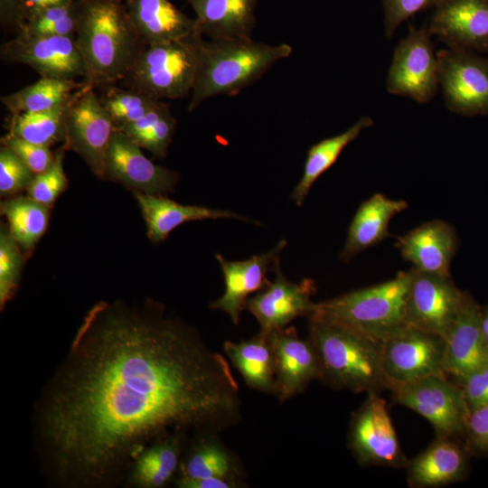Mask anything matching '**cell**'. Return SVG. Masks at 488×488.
Instances as JSON below:
<instances>
[{
	"instance_id": "cell-8",
	"label": "cell",
	"mask_w": 488,
	"mask_h": 488,
	"mask_svg": "<svg viewBox=\"0 0 488 488\" xmlns=\"http://www.w3.org/2000/svg\"><path fill=\"white\" fill-rule=\"evenodd\" d=\"M432 375L392 388L394 399L425 418L436 436H464L469 408L458 383Z\"/></svg>"
},
{
	"instance_id": "cell-34",
	"label": "cell",
	"mask_w": 488,
	"mask_h": 488,
	"mask_svg": "<svg viewBox=\"0 0 488 488\" xmlns=\"http://www.w3.org/2000/svg\"><path fill=\"white\" fill-rule=\"evenodd\" d=\"M177 121L167 103H159L139 120L119 131L156 158H164L172 142Z\"/></svg>"
},
{
	"instance_id": "cell-29",
	"label": "cell",
	"mask_w": 488,
	"mask_h": 488,
	"mask_svg": "<svg viewBox=\"0 0 488 488\" xmlns=\"http://www.w3.org/2000/svg\"><path fill=\"white\" fill-rule=\"evenodd\" d=\"M183 439L174 435L147 446L135 460L127 483L139 488L164 486L179 470Z\"/></svg>"
},
{
	"instance_id": "cell-5",
	"label": "cell",
	"mask_w": 488,
	"mask_h": 488,
	"mask_svg": "<svg viewBox=\"0 0 488 488\" xmlns=\"http://www.w3.org/2000/svg\"><path fill=\"white\" fill-rule=\"evenodd\" d=\"M410 269L385 282L315 303L309 319L335 323L377 343L406 325L405 307Z\"/></svg>"
},
{
	"instance_id": "cell-14",
	"label": "cell",
	"mask_w": 488,
	"mask_h": 488,
	"mask_svg": "<svg viewBox=\"0 0 488 488\" xmlns=\"http://www.w3.org/2000/svg\"><path fill=\"white\" fill-rule=\"evenodd\" d=\"M0 54L5 62L27 65L41 77L76 80L86 76L83 59L72 36L15 35L1 45Z\"/></svg>"
},
{
	"instance_id": "cell-41",
	"label": "cell",
	"mask_w": 488,
	"mask_h": 488,
	"mask_svg": "<svg viewBox=\"0 0 488 488\" xmlns=\"http://www.w3.org/2000/svg\"><path fill=\"white\" fill-rule=\"evenodd\" d=\"M1 145L13 150L34 174L45 171L53 161L54 154L49 146L33 144L8 133L1 137Z\"/></svg>"
},
{
	"instance_id": "cell-13",
	"label": "cell",
	"mask_w": 488,
	"mask_h": 488,
	"mask_svg": "<svg viewBox=\"0 0 488 488\" xmlns=\"http://www.w3.org/2000/svg\"><path fill=\"white\" fill-rule=\"evenodd\" d=\"M467 292L460 290L450 276L410 268L406 299V324L422 331L445 335Z\"/></svg>"
},
{
	"instance_id": "cell-21",
	"label": "cell",
	"mask_w": 488,
	"mask_h": 488,
	"mask_svg": "<svg viewBox=\"0 0 488 488\" xmlns=\"http://www.w3.org/2000/svg\"><path fill=\"white\" fill-rule=\"evenodd\" d=\"M396 246L412 267L424 273L450 276L458 240L455 229L441 220L425 222L397 237Z\"/></svg>"
},
{
	"instance_id": "cell-43",
	"label": "cell",
	"mask_w": 488,
	"mask_h": 488,
	"mask_svg": "<svg viewBox=\"0 0 488 488\" xmlns=\"http://www.w3.org/2000/svg\"><path fill=\"white\" fill-rule=\"evenodd\" d=\"M456 380L469 409L488 403V361Z\"/></svg>"
},
{
	"instance_id": "cell-2",
	"label": "cell",
	"mask_w": 488,
	"mask_h": 488,
	"mask_svg": "<svg viewBox=\"0 0 488 488\" xmlns=\"http://www.w3.org/2000/svg\"><path fill=\"white\" fill-rule=\"evenodd\" d=\"M75 42L84 61V81L103 89L121 81L145 45L122 0H78Z\"/></svg>"
},
{
	"instance_id": "cell-10",
	"label": "cell",
	"mask_w": 488,
	"mask_h": 488,
	"mask_svg": "<svg viewBox=\"0 0 488 488\" xmlns=\"http://www.w3.org/2000/svg\"><path fill=\"white\" fill-rule=\"evenodd\" d=\"M348 446L361 465L405 468L408 459L399 445L387 404L379 392H368L361 407L352 413Z\"/></svg>"
},
{
	"instance_id": "cell-27",
	"label": "cell",
	"mask_w": 488,
	"mask_h": 488,
	"mask_svg": "<svg viewBox=\"0 0 488 488\" xmlns=\"http://www.w3.org/2000/svg\"><path fill=\"white\" fill-rule=\"evenodd\" d=\"M223 349L249 388L275 394L276 358L268 335L258 333L239 343L226 341Z\"/></svg>"
},
{
	"instance_id": "cell-45",
	"label": "cell",
	"mask_w": 488,
	"mask_h": 488,
	"mask_svg": "<svg viewBox=\"0 0 488 488\" xmlns=\"http://www.w3.org/2000/svg\"><path fill=\"white\" fill-rule=\"evenodd\" d=\"M0 21L4 28L16 31L20 22L19 0H0Z\"/></svg>"
},
{
	"instance_id": "cell-7",
	"label": "cell",
	"mask_w": 488,
	"mask_h": 488,
	"mask_svg": "<svg viewBox=\"0 0 488 488\" xmlns=\"http://www.w3.org/2000/svg\"><path fill=\"white\" fill-rule=\"evenodd\" d=\"M380 360L389 390L428 376L446 374L443 337L408 324L380 343Z\"/></svg>"
},
{
	"instance_id": "cell-22",
	"label": "cell",
	"mask_w": 488,
	"mask_h": 488,
	"mask_svg": "<svg viewBox=\"0 0 488 488\" xmlns=\"http://www.w3.org/2000/svg\"><path fill=\"white\" fill-rule=\"evenodd\" d=\"M469 452L456 438H436L405 466L410 487L434 488L462 481L468 472Z\"/></svg>"
},
{
	"instance_id": "cell-44",
	"label": "cell",
	"mask_w": 488,
	"mask_h": 488,
	"mask_svg": "<svg viewBox=\"0 0 488 488\" xmlns=\"http://www.w3.org/2000/svg\"><path fill=\"white\" fill-rule=\"evenodd\" d=\"M176 486L180 488H235L239 487L237 483L230 480L216 478V477H203V478H188L183 476H178L175 479Z\"/></svg>"
},
{
	"instance_id": "cell-4",
	"label": "cell",
	"mask_w": 488,
	"mask_h": 488,
	"mask_svg": "<svg viewBox=\"0 0 488 488\" xmlns=\"http://www.w3.org/2000/svg\"><path fill=\"white\" fill-rule=\"evenodd\" d=\"M309 338L319 357V380L324 383L352 392L387 389L380 343L343 325L317 319H309Z\"/></svg>"
},
{
	"instance_id": "cell-1",
	"label": "cell",
	"mask_w": 488,
	"mask_h": 488,
	"mask_svg": "<svg viewBox=\"0 0 488 488\" xmlns=\"http://www.w3.org/2000/svg\"><path fill=\"white\" fill-rule=\"evenodd\" d=\"M228 361L152 299L99 302L84 316L33 415L47 477L67 487L120 483L136 457L174 435L241 419Z\"/></svg>"
},
{
	"instance_id": "cell-37",
	"label": "cell",
	"mask_w": 488,
	"mask_h": 488,
	"mask_svg": "<svg viewBox=\"0 0 488 488\" xmlns=\"http://www.w3.org/2000/svg\"><path fill=\"white\" fill-rule=\"evenodd\" d=\"M19 244L11 234L8 227L2 224L0 230V305L1 310L14 296L24 257L20 250Z\"/></svg>"
},
{
	"instance_id": "cell-6",
	"label": "cell",
	"mask_w": 488,
	"mask_h": 488,
	"mask_svg": "<svg viewBox=\"0 0 488 488\" xmlns=\"http://www.w3.org/2000/svg\"><path fill=\"white\" fill-rule=\"evenodd\" d=\"M199 36L145 43L121 80L122 86L158 100L187 96L195 79Z\"/></svg>"
},
{
	"instance_id": "cell-23",
	"label": "cell",
	"mask_w": 488,
	"mask_h": 488,
	"mask_svg": "<svg viewBox=\"0 0 488 488\" xmlns=\"http://www.w3.org/2000/svg\"><path fill=\"white\" fill-rule=\"evenodd\" d=\"M134 196L145 221L147 237L153 243L164 241L175 228L193 221L229 218L257 223L230 211L181 204L162 194L134 192Z\"/></svg>"
},
{
	"instance_id": "cell-42",
	"label": "cell",
	"mask_w": 488,
	"mask_h": 488,
	"mask_svg": "<svg viewBox=\"0 0 488 488\" xmlns=\"http://www.w3.org/2000/svg\"><path fill=\"white\" fill-rule=\"evenodd\" d=\"M464 436L469 454H488V403L469 409Z\"/></svg>"
},
{
	"instance_id": "cell-12",
	"label": "cell",
	"mask_w": 488,
	"mask_h": 488,
	"mask_svg": "<svg viewBox=\"0 0 488 488\" xmlns=\"http://www.w3.org/2000/svg\"><path fill=\"white\" fill-rule=\"evenodd\" d=\"M439 87L446 107L465 117L488 115V58L445 49L437 52Z\"/></svg>"
},
{
	"instance_id": "cell-16",
	"label": "cell",
	"mask_w": 488,
	"mask_h": 488,
	"mask_svg": "<svg viewBox=\"0 0 488 488\" xmlns=\"http://www.w3.org/2000/svg\"><path fill=\"white\" fill-rule=\"evenodd\" d=\"M104 179L115 181L134 192L163 194L174 191L179 174L154 164L130 137L115 130L107 154Z\"/></svg>"
},
{
	"instance_id": "cell-24",
	"label": "cell",
	"mask_w": 488,
	"mask_h": 488,
	"mask_svg": "<svg viewBox=\"0 0 488 488\" xmlns=\"http://www.w3.org/2000/svg\"><path fill=\"white\" fill-rule=\"evenodd\" d=\"M195 13L196 33L211 40L249 39L257 0H184Z\"/></svg>"
},
{
	"instance_id": "cell-20",
	"label": "cell",
	"mask_w": 488,
	"mask_h": 488,
	"mask_svg": "<svg viewBox=\"0 0 488 488\" xmlns=\"http://www.w3.org/2000/svg\"><path fill=\"white\" fill-rule=\"evenodd\" d=\"M444 370L455 379L488 361L486 345L481 327V307L466 293L455 319L443 336Z\"/></svg>"
},
{
	"instance_id": "cell-47",
	"label": "cell",
	"mask_w": 488,
	"mask_h": 488,
	"mask_svg": "<svg viewBox=\"0 0 488 488\" xmlns=\"http://www.w3.org/2000/svg\"><path fill=\"white\" fill-rule=\"evenodd\" d=\"M481 327L484 342L488 346V305L481 307Z\"/></svg>"
},
{
	"instance_id": "cell-19",
	"label": "cell",
	"mask_w": 488,
	"mask_h": 488,
	"mask_svg": "<svg viewBox=\"0 0 488 488\" xmlns=\"http://www.w3.org/2000/svg\"><path fill=\"white\" fill-rule=\"evenodd\" d=\"M286 244L283 239L272 249L246 260L230 261L217 254L215 257L224 277L225 291L210 304V308L225 312L237 325L249 296L263 290L270 283L267 273L274 270Z\"/></svg>"
},
{
	"instance_id": "cell-39",
	"label": "cell",
	"mask_w": 488,
	"mask_h": 488,
	"mask_svg": "<svg viewBox=\"0 0 488 488\" xmlns=\"http://www.w3.org/2000/svg\"><path fill=\"white\" fill-rule=\"evenodd\" d=\"M34 174L9 147L0 149V193L8 197L26 190Z\"/></svg>"
},
{
	"instance_id": "cell-30",
	"label": "cell",
	"mask_w": 488,
	"mask_h": 488,
	"mask_svg": "<svg viewBox=\"0 0 488 488\" xmlns=\"http://www.w3.org/2000/svg\"><path fill=\"white\" fill-rule=\"evenodd\" d=\"M372 125L373 119L363 115L343 132L324 138L309 148L303 175L291 193V199L297 206L303 205L313 184L336 162L343 149Z\"/></svg>"
},
{
	"instance_id": "cell-46",
	"label": "cell",
	"mask_w": 488,
	"mask_h": 488,
	"mask_svg": "<svg viewBox=\"0 0 488 488\" xmlns=\"http://www.w3.org/2000/svg\"><path fill=\"white\" fill-rule=\"evenodd\" d=\"M73 0H19L20 22L19 24L36 13L55 5H64ZM18 24V25H19ZM18 27V26H17Z\"/></svg>"
},
{
	"instance_id": "cell-3",
	"label": "cell",
	"mask_w": 488,
	"mask_h": 488,
	"mask_svg": "<svg viewBox=\"0 0 488 488\" xmlns=\"http://www.w3.org/2000/svg\"><path fill=\"white\" fill-rule=\"evenodd\" d=\"M293 52L287 43L267 44L249 39H197V67L188 111L218 95H237L258 80Z\"/></svg>"
},
{
	"instance_id": "cell-26",
	"label": "cell",
	"mask_w": 488,
	"mask_h": 488,
	"mask_svg": "<svg viewBox=\"0 0 488 488\" xmlns=\"http://www.w3.org/2000/svg\"><path fill=\"white\" fill-rule=\"evenodd\" d=\"M131 23L145 43L179 41L196 33L195 21L169 0H127Z\"/></svg>"
},
{
	"instance_id": "cell-36",
	"label": "cell",
	"mask_w": 488,
	"mask_h": 488,
	"mask_svg": "<svg viewBox=\"0 0 488 488\" xmlns=\"http://www.w3.org/2000/svg\"><path fill=\"white\" fill-rule=\"evenodd\" d=\"M100 89H102V93L99 97V101L109 115L116 130L139 120L160 101L138 91L120 88L115 84Z\"/></svg>"
},
{
	"instance_id": "cell-9",
	"label": "cell",
	"mask_w": 488,
	"mask_h": 488,
	"mask_svg": "<svg viewBox=\"0 0 488 488\" xmlns=\"http://www.w3.org/2000/svg\"><path fill=\"white\" fill-rule=\"evenodd\" d=\"M439 88L438 59L427 27H408L396 45L387 80V91L419 104L429 102Z\"/></svg>"
},
{
	"instance_id": "cell-15",
	"label": "cell",
	"mask_w": 488,
	"mask_h": 488,
	"mask_svg": "<svg viewBox=\"0 0 488 488\" xmlns=\"http://www.w3.org/2000/svg\"><path fill=\"white\" fill-rule=\"evenodd\" d=\"M274 281L247 301L246 309L257 319L259 333L269 334L286 327L299 316L309 317L315 306L312 296L316 292L314 280L294 283L285 277L278 260L273 270Z\"/></svg>"
},
{
	"instance_id": "cell-31",
	"label": "cell",
	"mask_w": 488,
	"mask_h": 488,
	"mask_svg": "<svg viewBox=\"0 0 488 488\" xmlns=\"http://www.w3.org/2000/svg\"><path fill=\"white\" fill-rule=\"evenodd\" d=\"M86 82L41 77L36 82L1 97L10 114L37 112L54 108L69 101Z\"/></svg>"
},
{
	"instance_id": "cell-32",
	"label": "cell",
	"mask_w": 488,
	"mask_h": 488,
	"mask_svg": "<svg viewBox=\"0 0 488 488\" xmlns=\"http://www.w3.org/2000/svg\"><path fill=\"white\" fill-rule=\"evenodd\" d=\"M49 207L28 196H14L1 202L0 210L8 229L24 251H31L45 233Z\"/></svg>"
},
{
	"instance_id": "cell-17",
	"label": "cell",
	"mask_w": 488,
	"mask_h": 488,
	"mask_svg": "<svg viewBox=\"0 0 488 488\" xmlns=\"http://www.w3.org/2000/svg\"><path fill=\"white\" fill-rule=\"evenodd\" d=\"M427 28L449 49L488 52V0H445Z\"/></svg>"
},
{
	"instance_id": "cell-35",
	"label": "cell",
	"mask_w": 488,
	"mask_h": 488,
	"mask_svg": "<svg viewBox=\"0 0 488 488\" xmlns=\"http://www.w3.org/2000/svg\"><path fill=\"white\" fill-rule=\"evenodd\" d=\"M79 19V3L73 0L64 5L43 9L23 21L15 35L24 37L72 36L75 37Z\"/></svg>"
},
{
	"instance_id": "cell-28",
	"label": "cell",
	"mask_w": 488,
	"mask_h": 488,
	"mask_svg": "<svg viewBox=\"0 0 488 488\" xmlns=\"http://www.w3.org/2000/svg\"><path fill=\"white\" fill-rule=\"evenodd\" d=\"M179 476L216 477L242 486L243 471L234 455L214 434L198 436L179 467Z\"/></svg>"
},
{
	"instance_id": "cell-11",
	"label": "cell",
	"mask_w": 488,
	"mask_h": 488,
	"mask_svg": "<svg viewBox=\"0 0 488 488\" xmlns=\"http://www.w3.org/2000/svg\"><path fill=\"white\" fill-rule=\"evenodd\" d=\"M94 89L86 83L74 93L66 114L63 145L77 153L96 176L104 179L107 154L116 129Z\"/></svg>"
},
{
	"instance_id": "cell-38",
	"label": "cell",
	"mask_w": 488,
	"mask_h": 488,
	"mask_svg": "<svg viewBox=\"0 0 488 488\" xmlns=\"http://www.w3.org/2000/svg\"><path fill=\"white\" fill-rule=\"evenodd\" d=\"M66 151L62 144L55 151L52 164L45 171L34 175L26 189L28 197L49 208L54 204L57 198L68 187V179L63 167Z\"/></svg>"
},
{
	"instance_id": "cell-33",
	"label": "cell",
	"mask_w": 488,
	"mask_h": 488,
	"mask_svg": "<svg viewBox=\"0 0 488 488\" xmlns=\"http://www.w3.org/2000/svg\"><path fill=\"white\" fill-rule=\"evenodd\" d=\"M73 95L66 103L49 110L10 114L6 120L7 133L49 147L63 143L66 114Z\"/></svg>"
},
{
	"instance_id": "cell-18",
	"label": "cell",
	"mask_w": 488,
	"mask_h": 488,
	"mask_svg": "<svg viewBox=\"0 0 488 488\" xmlns=\"http://www.w3.org/2000/svg\"><path fill=\"white\" fill-rule=\"evenodd\" d=\"M267 335L276 358L274 395L284 402L320 379V361L311 339L300 338L294 326L275 330Z\"/></svg>"
},
{
	"instance_id": "cell-40",
	"label": "cell",
	"mask_w": 488,
	"mask_h": 488,
	"mask_svg": "<svg viewBox=\"0 0 488 488\" xmlns=\"http://www.w3.org/2000/svg\"><path fill=\"white\" fill-rule=\"evenodd\" d=\"M445 0H381L383 27L386 37L391 38L398 27L415 14L436 8Z\"/></svg>"
},
{
	"instance_id": "cell-25",
	"label": "cell",
	"mask_w": 488,
	"mask_h": 488,
	"mask_svg": "<svg viewBox=\"0 0 488 488\" xmlns=\"http://www.w3.org/2000/svg\"><path fill=\"white\" fill-rule=\"evenodd\" d=\"M407 208L406 201L390 199L382 193L365 200L351 221L340 259L348 262L358 253L389 237V221Z\"/></svg>"
}]
</instances>
